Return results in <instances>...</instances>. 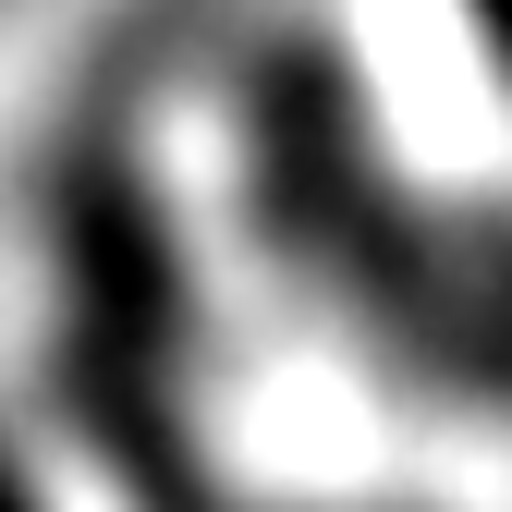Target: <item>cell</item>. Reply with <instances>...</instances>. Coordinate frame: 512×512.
Listing matches in <instances>:
<instances>
[]
</instances>
